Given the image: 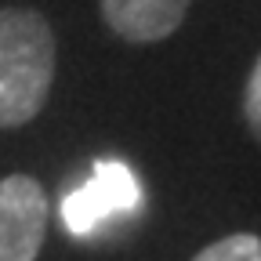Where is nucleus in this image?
<instances>
[{
  "instance_id": "f257e3e1",
  "label": "nucleus",
  "mask_w": 261,
  "mask_h": 261,
  "mask_svg": "<svg viewBox=\"0 0 261 261\" xmlns=\"http://www.w3.org/2000/svg\"><path fill=\"white\" fill-rule=\"evenodd\" d=\"M55 80V33L40 11L0 8V130L37 116Z\"/></svg>"
},
{
  "instance_id": "39448f33",
  "label": "nucleus",
  "mask_w": 261,
  "mask_h": 261,
  "mask_svg": "<svg viewBox=\"0 0 261 261\" xmlns=\"http://www.w3.org/2000/svg\"><path fill=\"white\" fill-rule=\"evenodd\" d=\"M192 261H261V240L250 232H232V236L203 247Z\"/></svg>"
},
{
  "instance_id": "423d86ee",
  "label": "nucleus",
  "mask_w": 261,
  "mask_h": 261,
  "mask_svg": "<svg viewBox=\"0 0 261 261\" xmlns=\"http://www.w3.org/2000/svg\"><path fill=\"white\" fill-rule=\"evenodd\" d=\"M243 113H247L250 130H254V135H257V142H261V55H257V62H254V73H250V80H247Z\"/></svg>"
},
{
  "instance_id": "7ed1b4c3",
  "label": "nucleus",
  "mask_w": 261,
  "mask_h": 261,
  "mask_svg": "<svg viewBox=\"0 0 261 261\" xmlns=\"http://www.w3.org/2000/svg\"><path fill=\"white\" fill-rule=\"evenodd\" d=\"M189 4L192 0H102V18L127 44H156L181 25Z\"/></svg>"
},
{
  "instance_id": "20e7f679",
  "label": "nucleus",
  "mask_w": 261,
  "mask_h": 261,
  "mask_svg": "<svg viewBox=\"0 0 261 261\" xmlns=\"http://www.w3.org/2000/svg\"><path fill=\"white\" fill-rule=\"evenodd\" d=\"M127 192H135L130 174L120 171V167H102V171H98V181L91 189H84L80 196H73V200L65 203V221H69V228H87V221L94 214L127 203L130 200Z\"/></svg>"
},
{
  "instance_id": "f03ea898",
  "label": "nucleus",
  "mask_w": 261,
  "mask_h": 261,
  "mask_svg": "<svg viewBox=\"0 0 261 261\" xmlns=\"http://www.w3.org/2000/svg\"><path fill=\"white\" fill-rule=\"evenodd\" d=\"M47 232V196L29 174L0 181V261H37Z\"/></svg>"
}]
</instances>
